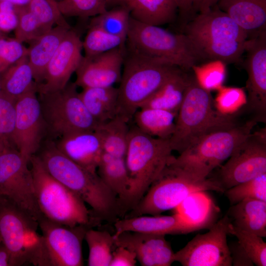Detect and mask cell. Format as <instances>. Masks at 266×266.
Masks as SVG:
<instances>
[{
  "instance_id": "1",
  "label": "cell",
  "mask_w": 266,
  "mask_h": 266,
  "mask_svg": "<svg viewBox=\"0 0 266 266\" xmlns=\"http://www.w3.org/2000/svg\"><path fill=\"white\" fill-rule=\"evenodd\" d=\"M48 172L78 196L100 220H116L123 214L117 197L97 172H92L60 152L54 140L46 137L35 154Z\"/></svg>"
},
{
  "instance_id": "2",
  "label": "cell",
  "mask_w": 266,
  "mask_h": 266,
  "mask_svg": "<svg viewBox=\"0 0 266 266\" xmlns=\"http://www.w3.org/2000/svg\"><path fill=\"white\" fill-rule=\"evenodd\" d=\"M240 118L237 112L226 114L217 110L210 91L199 84L192 71L169 138L171 146L180 154L204 135L243 122Z\"/></svg>"
},
{
  "instance_id": "3",
  "label": "cell",
  "mask_w": 266,
  "mask_h": 266,
  "mask_svg": "<svg viewBox=\"0 0 266 266\" xmlns=\"http://www.w3.org/2000/svg\"><path fill=\"white\" fill-rule=\"evenodd\" d=\"M206 61L219 60L229 64L241 61L248 34L215 5L197 14L183 28Z\"/></svg>"
},
{
  "instance_id": "4",
  "label": "cell",
  "mask_w": 266,
  "mask_h": 266,
  "mask_svg": "<svg viewBox=\"0 0 266 266\" xmlns=\"http://www.w3.org/2000/svg\"><path fill=\"white\" fill-rule=\"evenodd\" d=\"M29 165L40 217L69 227L93 228L99 224L101 220L87 208L85 202L52 176L36 155L30 157Z\"/></svg>"
},
{
  "instance_id": "5",
  "label": "cell",
  "mask_w": 266,
  "mask_h": 266,
  "mask_svg": "<svg viewBox=\"0 0 266 266\" xmlns=\"http://www.w3.org/2000/svg\"><path fill=\"white\" fill-rule=\"evenodd\" d=\"M169 139L147 135L130 127L125 161L130 185L122 206L124 213L133 208L173 157Z\"/></svg>"
},
{
  "instance_id": "6",
  "label": "cell",
  "mask_w": 266,
  "mask_h": 266,
  "mask_svg": "<svg viewBox=\"0 0 266 266\" xmlns=\"http://www.w3.org/2000/svg\"><path fill=\"white\" fill-rule=\"evenodd\" d=\"M126 47L143 57L168 62L186 71L206 61L184 33H173L160 26L139 22L131 17Z\"/></svg>"
},
{
  "instance_id": "7",
  "label": "cell",
  "mask_w": 266,
  "mask_h": 266,
  "mask_svg": "<svg viewBox=\"0 0 266 266\" xmlns=\"http://www.w3.org/2000/svg\"><path fill=\"white\" fill-rule=\"evenodd\" d=\"M179 67L147 58L126 47L120 85L118 114L129 123L143 103Z\"/></svg>"
},
{
  "instance_id": "8",
  "label": "cell",
  "mask_w": 266,
  "mask_h": 266,
  "mask_svg": "<svg viewBox=\"0 0 266 266\" xmlns=\"http://www.w3.org/2000/svg\"><path fill=\"white\" fill-rule=\"evenodd\" d=\"M257 123L243 121L234 126L208 133L173 156L168 164L191 177L203 180L229 159L238 145L250 134Z\"/></svg>"
},
{
  "instance_id": "9",
  "label": "cell",
  "mask_w": 266,
  "mask_h": 266,
  "mask_svg": "<svg viewBox=\"0 0 266 266\" xmlns=\"http://www.w3.org/2000/svg\"><path fill=\"white\" fill-rule=\"evenodd\" d=\"M208 191L225 192L213 178L196 179L168 164L126 217L160 215L175 209L191 194Z\"/></svg>"
},
{
  "instance_id": "10",
  "label": "cell",
  "mask_w": 266,
  "mask_h": 266,
  "mask_svg": "<svg viewBox=\"0 0 266 266\" xmlns=\"http://www.w3.org/2000/svg\"><path fill=\"white\" fill-rule=\"evenodd\" d=\"M74 82L56 91L39 93L47 137L53 140L68 133L96 131L100 124L82 101Z\"/></svg>"
},
{
  "instance_id": "11",
  "label": "cell",
  "mask_w": 266,
  "mask_h": 266,
  "mask_svg": "<svg viewBox=\"0 0 266 266\" xmlns=\"http://www.w3.org/2000/svg\"><path fill=\"white\" fill-rule=\"evenodd\" d=\"M36 219L7 197L0 196V235L10 254L11 266L33 265L41 234Z\"/></svg>"
},
{
  "instance_id": "12",
  "label": "cell",
  "mask_w": 266,
  "mask_h": 266,
  "mask_svg": "<svg viewBox=\"0 0 266 266\" xmlns=\"http://www.w3.org/2000/svg\"><path fill=\"white\" fill-rule=\"evenodd\" d=\"M38 223L42 234L33 266L83 265L82 243L85 233L90 228L60 225L43 217L39 218Z\"/></svg>"
},
{
  "instance_id": "13",
  "label": "cell",
  "mask_w": 266,
  "mask_h": 266,
  "mask_svg": "<svg viewBox=\"0 0 266 266\" xmlns=\"http://www.w3.org/2000/svg\"><path fill=\"white\" fill-rule=\"evenodd\" d=\"M229 158L214 178L225 191L266 173V127L252 132Z\"/></svg>"
},
{
  "instance_id": "14",
  "label": "cell",
  "mask_w": 266,
  "mask_h": 266,
  "mask_svg": "<svg viewBox=\"0 0 266 266\" xmlns=\"http://www.w3.org/2000/svg\"><path fill=\"white\" fill-rule=\"evenodd\" d=\"M243 65L248 77L246 103L239 110L248 120L266 122V29L248 38Z\"/></svg>"
},
{
  "instance_id": "15",
  "label": "cell",
  "mask_w": 266,
  "mask_h": 266,
  "mask_svg": "<svg viewBox=\"0 0 266 266\" xmlns=\"http://www.w3.org/2000/svg\"><path fill=\"white\" fill-rule=\"evenodd\" d=\"M225 215L210 227L208 232L198 234L186 245L174 252V262L183 266H231L232 259L227 243L231 222Z\"/></svg>"
},
{
  "instance_id": "16",
  "label": "cell",
  "mask_w": 266,
  "mask_h": 266,
  "mask_svg": "<svg viewBox=\"0 0 266 266\" xmlns=\"http://www.w3.org/2000/svg\"><path fill=\"white\" fill-rule=\"evenodd\" d=\"M29 165V161L16 149L0 154V195L9 198L38 221L40 216Z\"/></svg>"
},
{
  "instance_id": "17",
  "label": "cell",
  "mask_w": 266,
  "mask_h": 266,
  "mask_svg": "<svg viewBox=\"0 0 266 266\" xmlns=\"http://www.w3.org/2000/svg\"><path fill=\"white\" fill-rule=\"evenodd\" d=\"M36 90L23 95L15 102L13 139L17 150L29 161L47 136L46 124Z\"/></svg>"
},
{
  "instance_id": "18",
  "label": "cell",
  "mask_w": 266,
  "mask_h": 266,
  "mask_svg": "<svg viewBox=\"0 0 266 266\" xmlns=\"http://www.w3.org/2000/svg\"><path fill=\"white\" fill-rule=\"evenodd\" d=\"M82 49L79 33L71 28L48 63L43 81L36 86L37 93L54 92L65 87L81 63Z\"/></svg>"
},
{
  "instance_id": "19",
  "label": "cell",
  "mask_w": 266,
  "mask_h": 266,
  "mask_svg": "<svg viewBox=\"0 0 266 266\" xmlns=\"http://www.w3.org/2000/svg\"><path fill=\"white\" fill-rule=\"evenodd\" d=\"M126 51L125 47L117 48L91 57L83 56L75 71L77 87H105L120 82Z\"/></svg>"
},
{
  "instance_id": "20",
  "label": "cell",
  "mask_w": 266,
  "mask_h": 266,
  "mask_svg": "<svg viewBox=\"0 0 266 266\" xmlns=\"http://www.w3.org/2000/svg\"><path fill=\"white\" fill-rule=\"evenodd\" d=\"M113 236L116 246L133 252L142 266H170L174 262V252L165 235L124 232Z\"/></svg>"
},
{
  "instance_id": "21",
  "label": "cell",
  "mask_w": 266,
  "mask_h": 266,
  "mask_svg": "<svg viewBox=\"0 0 266 266\" xmlns=\"http://www.w3.org/2000/svg\"><path fill=\"white\" fill-rule=\"evenodd\" d=\"M53 140L58 149L67 158L87 170L97 172L103 150L95 131L68 133Z\"/></svg>"
},
{
  "instance_id": "22",
  "label": "cell",
  "mask_w": 266,
  "mask_h": 266,
  "mask_svg": "<svg viewBox=\"0 0 266 266\" xmlns=\"http://www.w3.org/2000/svg\"><path fill=\"white\" fill-rule=\"evenodd\" d=\"M117 235L124 232H133L157 234H185L198 231L179 213L162 216L146 215L124 217L114 223Z\"/></svg>"
},
{
  "instance_id": "23",
  "label": "cell",
  "mask_w": 266,
  "mask_h": 266,
  "mask_svg": "<svg viewBox=\"0 0 266 266\" xmlns=\"http://www.w3.org/2000/svg\"><path fill=\"white\" fill-rule=\"evenodd\" d=\"M217 5L249 38L266 29V0H218Z\"/></svg>"
},
{
  "instance_id": "24",
  "label": "cell",
  "mask_w": 266,
  "mask_h": 266,
  "mask_svg": "<svg viewBox=\"0 0 266 266\" xmlns=\"http://www.w3.org/2000/svg\"><path fill=\"white\" fill-rule=\"evenodd\" d=\"M70 29L69 25H56L37 38L30 41L31 44L27 48V57L36 86L42 82L48 63Z\"/></svg>"
},
{
  "instance_id": "25",
  "label": "cell",
  "mask_w": 266,
  "mask_h": 266,
  "mask_svg": "<svg viewBox=\"0 0 266 266\" xmlns=\"http://www.w3.org/2000/svg\"><path fill=\"white\" fill-rule=\"evenodd\" d=\"M190 71L179 68L140 108L162 109L177 114L189 82Z\"/></svg>"
},
{
  "instance_id": "26",
  "label": "cell",
  "mask_w": 266,
  "mask_h": 266,
  "mask_svg": "<svg viewBox=\"0 0 266 266\" xmlns=\"http://www.w3.org/2000/svg\"><path fill=\"white\" fill-rule=\"evenodd\" d=\"M125 7L134 20L157 26L173 22L178 13L175 0H132Z\"/></svg>"
},
{
  "instance_id": "27",
  "label": "cell",
  "mask_w": 266,
  "mask_h": 266,
  "mask_svg": "<svg viewBox=\"0 0 266 266\" xmlns=\"http://www.w3.org/2000/svg\"><path fill=\"white\" fill-rule=\"evenodd\" d=\"M79 94L88 111L99 124L117 115L118 88H85Z\"/></svg>"
},
{
  "instance_id": "28",
  "label": "cell",
  "mask_w": 266,
  "mask_h": 266,
  "mask_svg": "<svg viewBox=\"0 0 266 266\" xmlns=\"http://www.w3.org/2000/svg\"><path fill=\"white\" fill-rule=\"evenodd\" d=\"M97 172L105 185L118 198L122 210L130 185V178L125 158L103 152Z\"/></svg>"
},
{
  "instance_id": "29",
  "label": "cell",
  "mask_w": 266,
  "mask_h": 266,
  "mask_svg": "<svg viewBox=\"0 0 266 266\" xmlns=\"http://www.w3.org/2000/svg\"><path fill=\"white\" fill-rule=\"evenodd\" d=\"M236 227L259 235L266 236V201L247 199L232 205L229 210Z\"/></svg>"
},
{
  "instance_id": "30",
  "label": "cell",
  "mask_w": 266,
  "mask_h": 266,
  "mask_svg": "<svg viewBox=\"0 0 266 266\" xmlns=\"http://www.w3.org/2000/svg\"><path fill=\"white\" fill-rule=\"evenodd\" d=\"M207 191H199L189 195L175 209L188 223L198 230L212 226L218 208Z\"/></svg>"
},
{
  "instance_id": "31",
  "label": "cell",
  "mask_w": 266,
  "mask_h": 266,
  "mask_svg": "<svg viewBox=\"0 0 266 266\" xmlns=\"http://www.w3.org/2000/svg\"><path fill=\"white\" fill-rule=\"evenodd\" d=\"M2 93L16 101L33 90H36L33 73L27 55L9 66L1 75Z\"/></svg>"
},
{
  "instance_id": "32",
  "label": "cell",
  "mask_w": 266,
  "mask_h": 266,
  "mask_svg": "<svg viewBox=\"0 0 266 266\" xmlns=\"http://www.w3.org/2000/svg\"><path fill=\"white\" fill-rule=\"evenodd\" d=\"M177 114L162 109L140 108L134 114V125L150 136L169 139L173 134Z\"/></svg>"
},
{
  "instance_id": "33",
  "label": "cell",
  "mask_w": 266,
  "mask_h": 266,
  "mask_svg": "<svg viewBox=\"0 0 266 266\" xmlns=\"http://www.w3.org/2000/svg\"><path fill=\"white\" fill-rule=\"evenodd\" d=\"M130 131L129 122L119 115L100 123L95 131L101 143L103 152L125 158Z\"/></svg>"
},
{
  "instance_id": "34",
  "label": "cell",
  "mask_w": 266,
  "mask_h": 266,
  "mask_svg": "<svg viewBox=\"0 0 266 266\" xmlns=\"http://www.w3.org/2000/svg\"><path fill=\"white\" fill-rule=\"evenodd\" d=\"M84 239L89 248L87 265L109 266L116 247L113 234L106 231L90 228L87 230Z\"/></svg>"
},
{
  "instance_id": "35",
  "label": "cell",
  "mask_w": 266,
  "mask_h": 266,
  "mask_svg": "<svg viewBox=\"0 0 266 266\" xmlns=\"http://www.w3.org/2000/svg\"><path fill=\"white\" fill-rule=\"evenodd\" d=\"M131 16L126 7L118 6L94 16L89 26H96L111 34L127 39Z\"/></svg>"
},
{
  "instance_id": "36",
  "label": "cell",
  "mask_w": 266,
  "mask_h": 266,
  "mask_svg": "<svg viewBox=\"0 0 266 266\" xmlns=\"http://www.w3.org/2000/svg\"><path fill=\"white\" fill-rule=\"evenodd\" d=\"M124 38L107 33L96 26H89L87 34L82 41L85 56L91 57L111 50L125 47Z\"/></svg>"
},
{
  "instance_id": "37",
  "label": "cell",
  "mask_w": 266,
  "mask_h": 266,
  "mask_svg": "<svg viewBox=\"0 0 266 266\" xmlns=\"http://www.w3.org/2000/svg\"><path fill=\"white\" fill-rule=\"evenodd\" d=\"M227 64L219 60H209L194 66L192 71L199 84L209 91L223 86Z\"/></svg>"
},
{
  "instance_id": "38",
  "label": "cell",
  "mask_w": 266,
  "mask_h": 266,
  "mask_svg": "<svg viewBox=\"0 0 266 266\" xmlns=\"http://www.w3.org/2000/svg\"><path fill=\"white\" fill-rule=\"evenodd\" d=\"M229 233L237 238L238 244L253 264L258 266H266V243L262 237L243 230L232 222L229 226Z\"/></svg>"
},
{
  "instance_id": "39",
  "label": "cell",
  "mask_w": 266,
  "mask_h": 266,
  "mask_svg": "<svg viewBox=\"0 0 266 266\" xmlns=\"http://www.w3.org/2000/svg\"><path fill=\"white\" fill-rule=\"evenodd\" d=\"M26 6L45 33L54 25H69L59 9L57 0H30Z\"/></svg>"
},
{
  "instance_id": "40",
  "label": "cell",
  "mask_w": 266,
  "mask_h": 266,
  "mask_svg": "<svg viewBox=\"0 0 266 266\" xmlns=\"http://www.w3.org/2000/svg\"><path fill=\"white\" fill-rule=\"evenodd\" d=\"M15 102L2 93L0 95V154L16 149L13 139Z\"/></svg>"
},
{
  "instance_id": "41",
  "label": "cell",
  "mask_w": 266,
  "mask_h": 266,
  "mask_svg": "<svg viewBox=\"0 0 266 266\" xmlns=\"http://www.w3.org/2000/svg\"><path fill=\"white\" fill-rule=\"evenodd\" d=\"M224 193L232 205L247 199L266 201V173L232 187Z\"/></svg>"
},
{
  "instance_id": "42",
  "label": "cell",
  "mask_w": 266,
  "mask_h": 266,
  "mask_svg": "<svg viewBox=\"0 0 266 266\" xmlns=\"http://www.w3.org/2000/svg\"><path fill=\"white\" fill-rule=\"evenodd\" d=\"M59 9L64 16L86 18L106 11L107 0H60Z\"/></svg>"
},
{
  "instance_id": "43",
  "label": "cell",
  "mask_w": 266,
  "mask_h": 266,
  "mask_svg": "<svg viewBox=\"0 0 266 266\" xmlns=\"http://www.w3.org/2000/svg\"><path fill=\"white\" fill-rule=\"evenodd\" d=\"M18 22L15 29V39L23 43L33 40L45 32L26 5L16 6Z\"/></svg>"
},
{
  "instance_id": "44",
  "label": "cell",
  "mask_w": 266,
  "mask_h": 266,
  "mask_svg": "<svg viewBox=\"0 0 266 266\" xmlns=\"http://www.w3.org/2000/svg\"><path fill=\"white\" fill-rule=\"evenodd\" d=\"M214 100L216 108L226 114L238 111L246 103V94L242 88L223 86Z\"/></svg>"
},
{
  "instance_id": "45",
  "label": "cell",
  "mask_w": 266,
  "mask_h": 266,
  "mask_svg": "<svg viewBox=\"0 0 266 266\" xmlns=\"http://www.w3.org/2000/svg\"><path fill=\"white\" fill-rule=\"evenodd\" d=\"M28 49L15 38L0 37V75L14 63L27 55Z\"/></svg>"
},
{
  "instance_id": "46",
  "label": "cell",
  "mask_w": 266,
  "mask_h": 266,
  "mask_svg": "<svg viewBox=\"0 0 266 266\" xmlns=\"http://www.w3.org/2000/svg\"><path fill=\"white\" fill-rule=\"evenodd\" d=\"M17 5L7 1H0V31L8 32L15 30L18 22Z\"/></svg>"
},
{
  "instance_id": "47",
  "label": "cell",
  "mask_w": 266,
  "mask_h": 266,
  "mask_svg": "<svg viewBox=\"0 0 266 266\" xmlns=\"http://www.w3.org/2000/svg\"><path fill=\"white\" fill-rule=\"evenodd\" d=\"M137 260L135 253L121 246H116L112 253L109 266H134Z\"/></svg>"
},
{
  "instance_id": "48",
  "label": "cell",
  "mask_w": 266,
  "mask_h": 266,
  "mask_svg": "<svg viewBox=\"0 0 266 266\" xmlns=\"http://www.w3.org/2000/svg\"><path fill=\"white\" fill-rule=\"evenodd\" d=\"M175 1L178 8V18L183 29L194 17L192 8L193 0H175Z\"/></svg>"
},
{
  "instance_id": "49",
  "label": "cell",
  "mask_w": 266,
  "mask_h": 266,
  "mask_svg": "<svg viewBox=\"0 0 266 266\" xmlns=\"http://www.w3.org/2000/svg\"><path fill=\"white\" fill-rule=\"evenodd\" d=\"M218 0H193L192 8L194 17L198 13L207 11L216 5Z\"/></svg>"
},
{
  "instance_id": "50",
  "label": "cell",
  "mask_w": 266,
  "mask_h": 266,
  "mask_svg": "<svg viewBox=\"0 0 266 266\" xmlns=\"http://www.w3.org/2000/svg\"><path fill=\"white\" fill-rule=\"evenodd\" d=\"M10 260V253L1 242L0 243V266H11Z\"/></svg>"
},
{
  "instance_id": "51",
  "label": "cell",
  "mask_w": 266,
  "mask_h": 266,
  "mask_svg": "<svg viewBox=\"0 0 266 266\" xmlns=\"http://www.w3.org/2000/svg\"><path fill=\"white\" fill-rule=\"evenodd\" d=\"M132 0H107V9L118 6H126Z\"/></svg>"
},
{
  "instance_id": "52",
  "label": "cell",
  "mask_w": 266,
  "mask_h": 266,
  "mask_svg": "<svg viewBox=\"0 0 266 266\" xmlns=\"http://www.w3.org/2000/svg\"><path fill=\"white\" fill-rule=\"evenodd\" d=\"M30 0H0V1H7L10 2L17 6H23L27 5Z\"/></svg>"
},
{
  "instance_id": "53",
  "label": "cell",
  "mask_w": 266,
  "mask_h": 266,
  "mask_svg": "<svg viewBox=\"0 0 266 266\" xmlns=\"http://www.w3.org/2000/svg\"><path fill=\"white\" fill-rule=\"evenodd\" d=\"M1 94H2V89H1V86L0 81V95Z\"/></svg>"
},
{
  "instance_id": "54",
  "label": "cell",
  "mask_w": 266,
  "mask_h": 266,
  "mask_svg": "<svg viewBox=\"0 0 266 266\" xmlns=\"http://www.w3.org/2000/svg\"><path fill=\"white\" fill-rule=\"evenodd\" d=\"M1 242H2L1 238L0 235V243H1Z\"/></svg>"
},
{
  "instance_id": "55",
  "label": "cell",
  "mask_w": 266,
  "mask_h": 266,
  "mask_svg": "<svg viewBox=\"0 0 266 266\" xmlns=\"http://www.w3.org/2000/svg\"><path fill=\"white\" fill-rule=\"evenodd\" d=\"M2 36L1 34V31H0V37H2Z\"/></svg>"
},
{
  "instance_id": "56",
  "label": "cell",
  "mask_w": 266,
  "mask_h": 266,
  "mask_svg": "<svg viewBox=\"0 0 266 266\" xmlns=\"http://www.w3.org/2000/svg\"></svg>"
}]
</instances>
